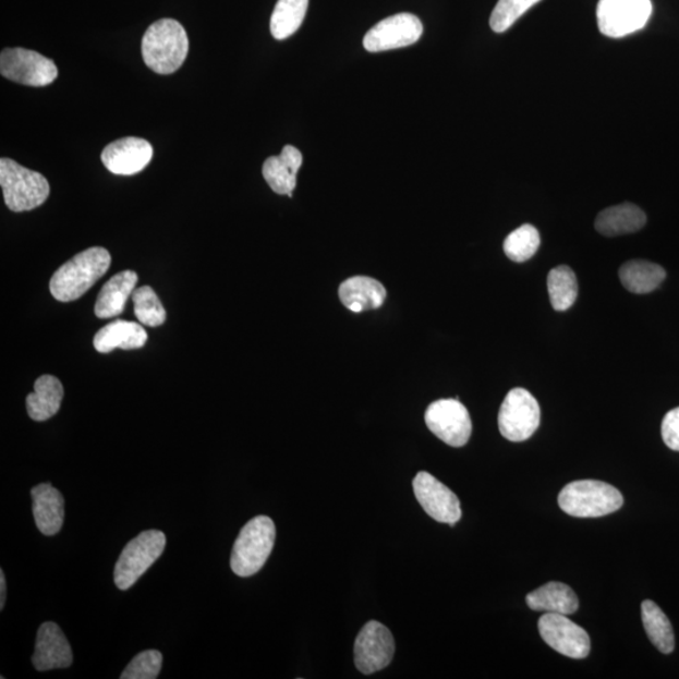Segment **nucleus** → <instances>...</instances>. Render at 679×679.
Masks as SVG:
<instances>
[{"instance_id": "b1692460", "label": "nucleus", "mask_w": 679, "mask_h": 679, "mask_svg": "<svg viewBox=\"0 0 679 679\" xmlns=\"http://www.w3.org/2000/svg\"><path fill=\"white\" fill-rule=\"evenodd\" d=\"M530 609L536 611L556 613L570 616L579 608V599L574 591L567 584L547 583L526 596Z\"/></svg>"}, {"instance_id": "20e7f679", "label": "nucleus", "mask_w": 679, "mask_h": 679, "mask_svg": "<svg viewBox=\"0 0 679 679\" xmlns=\"http://www.w3.org/2000/svg\"><path fill=\"white\" fill-rule=\"evenodd\" d=\"M276 539V526L272 519L257 517L241 530L231 556V568L235 575L248 578L264 568L271 555Z\"/></svg>"}, {"instance_id": "412c9836", "label": "nucleus", "mask_w": 679, "mask_h": 679, "mask_svg": "<svg viewBox=\"0 0 679 679\" xmlns=\"http://www.w3.org/2000/svg\"><path fill=\"white\" fill-rule=\"evenodd\" d=\"M147 341V332L141 324L117 320L102 327L95 335L94 347L101 354L117 349H142Z\"/></svg>"}, {"instance_id": "5701e85b", "label": "nucleus", "mask_w": 679, "mask_h": 679, "mask_svg": "<svg viewBox=\"0 0 679 679\" xmlns=\"http://www.w3.org/2000/svg\"><path fill=\"white\" fill-rule=\"evenodd\" d=\"M64 390L62 383L52 375L40 376L35 391L27 397V411L33 421L45 422L59 413Z\"/></svg>"}, {"instance_id": "bb28decb", "label": "nucleus", "mask_w": 679, "mask_h": 679, "mask_svg": "<svg viewBox=\"0 0 679 679\" xmlns=\"http://www.w3.org/2000/svg\"><path fill=\"white\" fill-rule=\"evenodd\" d=\"M310 0H278L271 16V33L283 40L296 33L304 23Z\"/></svg>"}, {"instance_id": "72a5a7b5", "label": "nucleus", "mask_w": 679, "mask_h": 679, "mask_svg": "<svg viewBox=\"0 0 679 679\" xmlns=\"http://www.w3.org/2000/svg\"><path fill=\"white\" fill-rule=\"evenodd\" d=\"M5 593H7L5 575H4V571L0 570V610L4 609Z\"/></svg>"}, {"instance_id": "c756f323", "label": "nucleus", "mask_w": 679, "mask_h": 679, "mask_svg": "<svg viewBox=\"0 0 679 679\" xmlns=\"http://www.w3.org/2000/svg\"><path fill=\"white\" fill-rule=\"evenodd\" d=\"M134 314L142 325L158 327L167 322V311L158 294L149 286H143L133 293Z\"/></svg>"}, {"instance_id": "cd10ccee", "label": "nucleus", "mask_w": 679, "mask_h": 679, "mask_svg": "<svg viewBox=\"0 0 679 679\" xmlns=\"http://www.w3.org/2000/svg\"><path fill=\"white\" fill-rule=\"evenodd\" d=\"M547 291L556 311L569 310L578 299L579 286L575 272L568 266L553 268L547 276Z\"/></svg>"}, {"instance_id": "ddd939ff", "label": "nucleus", "mask_w": 679, "mask_h": 679, "mask_svg": "<svg viewBox=\"0 0 679 679\" xmlns=\"http://www.w3.org/2000/svg\"><path fill=\"white\" fill-rule=\"evenodd\" d=\"M538 632L546 644L562 656L584 659L591 653V638L567 616L547 613L538 620Z\"/></svg>"}, {"instance_id": "0eeeda50", "label": "nucleus", "mask_w": 679, "mask_h": 679, "mask_svg": "<svg viewBox=\"0 0 679 679\" xmlns=\"http://www.w3.org/2000/svg\"><path fill=\"white\" fill-rule=\"evenodd\" d=\"M542 409L537 400L526 389L514 388L506 396L498 413V428L501 435L511 441H523L534 436Z\"/></svg>"}, {"instance_id": "4be33fe9", "label": "nucleus", "mask_w": 679, "mask_h": 679, "mask_svg": "<svg viewBox=\"0 0 679 679\" xmlns=\"http://www.w3.org/2000/svg\"><path fill=\"white\" fill-rule=\"evenodd\" d=\"M647 223V216L635 204L623 203L604 209L596 217L595 228L605 237H618L635 233Z\"/></svg>"}, {"instance_id": "f257e3e1", "label": "nucleus", "mask_w": 679, "mask_h": 679, "mask_svg": "<svg viewBox=\"0 0 679 679\" xmlns=\"http://www.w3.org/2000/svg\"><path fill=\"white\" fill-rule=\"evenodd\" d=\"M110 265L108 250L88 248L57 269L49 282V290L57 301H76L109 271Z\"/></svg>"}, {"instance_id": "c85d7f7f", "label": "nucleus", "mask_w": 679, "mask_h": 679, "mask_svg": "<svg viewBox=\"0 0 679 679\" xmlns=\"http://www.w3.org/2000/svg\"><path fill=\"white\" fill-rule=\"evenodd\" d=\"M539 234L531 225H523L507 235L504 243L505 255L518 264L526 262L535 256L539 247Z\"/></svg>"}, {"instance_id": "a211bd4d", "label": "nucleus", "mask_w": 679, "mask_h": 679, "mask_svg": "<svg viewBox=\"0 0 679 679\" xmlns=\"http://www.w3.org/2000/svg\"><path fill=\"white\" fill-rule=\"evenodd\" d=\"M302 161L301 151L292 145H286L278 157L265 161L262 173L275 193L292 196Z\"/></svg>"}, {"instance_id": "423d86ee", "label": "nucleus", "mask_w": 679, "mask_h": 679, "mask_svg": "<svg viewBox=\"0 0 679 679\" xmlns=\"http://www.w3.org/2000/svg\"><path fill=\"white\" fill-rule=\"evenodd\" d=\"M167 537L161 531H144L125 546L114 567V584L120 591H128L145 574L163 550Z\"/></svg>"}, {"instance_id": "393cba45", "label": "nucleus", "mask_w": 679, "mask_h": 679, "mask_svg": "<svg viewBox=\"0 0 679 679\" xmlns=\"http://www.w3.org/2000/svg\"><path fill=\"white\" fill-rule=\"evenodd\" d=\"M621 284L632 293L644 294L657 290L666 278V269L653 262L633 259L619 269Z\"/></svg>"}, {"instance_id": "aec40b11", "label": "nucleus", "mask_w": 679, "mask_h": 679, "mask_svg": "<svg viewBox=\"0 0 679 679\" xmlns=\"http://www.w3.org/2000/svg\"><path fill=\"white\" fill-rule=\"evenodd\" d=\"M137 275L134 271H122L106 282L95 305L98 318H112L124 313L126 302L136 290Z\"/></svg>"}, {"instance_id": "7ed1b4c3", "label": "nucleus", "mask_w": 679, "mask_h": 679, "mask_svg": "<svg viewBox=\"0 0 679 679\" xmlns=\"http://www.w3.org/2000/svg\"><path fill=\"white\" fill-rule=\"evenodd\" d=\"M623 504L620 490L602 481L571 482L559 495L560 509L574 518L607 517L618 511Z\"/></svg>"}, {"instance_id": "9d476101", "label": "nucleus", "mask_w": 679, "mask_h": 679, "mask_svg": "<svg viewBox=\"0 0 679 679\" xmlns=\"http://www.w3.org/2000/svg\"><path fill=\"white\" fill-rule=\"evenodd\" d=\"M429 431L451 447H463L472 435L468 408L457 399H440L432 403L424 415Z\"/></svg>"}, {"instance_id": "4468645a", "label": "nucleus", "mask_w": 679, "mask_h": 679, "mask_svg": "<svg viewBox=\"0 0 679 679\" xmlns=\"http://www.w3.org/2000/svg\"><path fill=\"white\" fill-rule=\"evenodd\" d=\"M416 500L433 520L454 526L462 518L461 502L456 494L428 472L413 480Z\"/></svg>"}, {"instance_id": "39448f33", "label": "nucleus", "mask_w": 679, "mask_h": 679, "mask_svg": "<svg viewBox=\"0 0 679 679\" xmlns=\"http://www.w3.org/2000/svg\"><path fill=\"white\" fill-rule=\"evenodd\" d=\"M0 185L7 207L15 213L43 206L49 195L46 177L20 166L12 159L0 160Z\"/></svg>"}, {"instance_id": "1a4fd4ad", "label": "nucleus", "mask_w": 679, "mask_h": 679, "mask_svg": "<svg viewBox=\"0 0 679 679\" xmlns=\"http://www.w3.org/2000/svg\"><path fill=\"white\" fill-rule=\"evenodd\" d=\"M2 76L19 84L44 87L59 76L52 60L26 48H5L0 54Z\"/></svg>"}, {"instance_id": "9b49d317", "label": "nucleus", "mask_w": 679, "mask_h": 679, "mask_svg": "<svg viewBox=\"0 0 679 679\" xmlns=\"http://www.w3.org/2000/svg\"><path fill=\"white\" fill-rule=\"evenodd\" d=\"M423 24L419 16L400 13L383 20L366 33L364 48L372 53L412 46L421 39Z\"/></svg>"}, {"instance_id": "6e6552de", "label": "nucleus", "mask_w": 679, "mask_h": 679, "mask_svg": "<svg viewBox=\"0 0 679 679\" xmlns=\"http://www.w3.org/2000/svg\"><path fill=\"white\" fill-rule=\"evenodd\" d=\"M651 14V0H601L596 10L599 31L610 38H621L641 31Z\"/></svg>"}, {"instance_id": "a878e982", "label": "nucleus", "mask_w": 679, "mask_h": 679, "mask_svg": "<svg viewBox=\"0 0 679 679\" xmlns=\"http://www.w3.org/2000/svg\"><path fill=\"white\" fill-rule=\"evenodd\" d=\"M642 620L645 632L659 652L670 654L675 651L672 625L658 605L652 601L642 603Z\"/></svg>"}, {"instance_id": "2eb2a0df", "label": "nucleus", "mask_w": 679, "mask_h": 679, "mask_svg": "<svg viewBox=\"0 0 679 679\" xmlns=\"http://www.w3.org/2000/svg\"><path fill=\"white\" fill-rule=\"evenodd\" d=\"M153 146L141 137H124L105 147L101 159L106 169L117 175L141 173L153 158Z\"/></svg>"}, {"instance_id": "7c9ffc66", "label": "nucleus", "mask_w": 679, "mask_h": 679, "mask_svg": "<svg viewBox=\"0 0 679 679\" xmlns=\"http://www.w3.org/2000/svg\"><path fill=\"white\" fill-rule=\"evenodd\" d=\"M538 2L539 0H498L493 14H490V28L496 33L506 32L513 26L520 16Z\"/></svg>"}, {"instance_id": "f8f14e48", "label": "nucleus", "mask_w": 679, "mask_h": 679, "mask_svg": "<svg viewBox=\"0 0 679 679\" xmlns=\"http://www.w3.org/2000/svg\"><path fill=\"white\" fill-rule=\"evenodd\" d=\"M395 653V638L379 621H369L356 636L355 666L363 675H373L387 668Z\"/></svg>"}, {"instance_id": "473e14b6", "label": "nucleus", "mask_w": 679, "mask_h": 679, "mask_svg": "<svg viewBox=\"0 0 679 679\" xmlns=\"http://www.w3.org/2000/svg\"><path fill=\"white\" fill-rule=\"evenodd\" d=\"M662 438L668 448L679 452V407L669 411L662 422Z\"/></svg>"}, {"instance_id": "dca6fc26", "label": "nucleus", "mask_w": 679, "mask_h": 679, "mask_svg": "<svg viewBox=\"0 0 679 679\" xmlns=\"http://www.w3.org/2000/svg\"><path fill=\"white\" fill-rule=\"evenodd\" d=\"M73 662V654L68 638L61 628L53 621H46L39 627L36 641V651L32 664L37 670L69 668Z\"/></svg>"}, {"instance_id": "2f4dec72", "label": "nucleus", "mask_w": 679, "mask_h": 679, "mask_svg": "<svg viewBox=\"0 0 679 679\" xmlns=\"http://www.w3.org/2000/svg\"><path fill=\"white\" fill-rule=\"evenodd\" d=\"M162 656L159 651H145L130 662L121 679H155L159 677Z\"/></svg>"}, {"instance_id": "6ab92c4d", "label": "nucleus", "mask_w": 679, "mask_h": 679, "mask_svg": "<svg viewBox=\"0 0 679 679\" xmlns=\"http://www.w3.org/2000/svg\"><path fill=\"white\" fill-rule=\"evenodd\" d=\"M339 296L351 313H363L365 310L379 308L387 299V290L374 278L356 276L343 281Z\"/></svg>"}, {"instance_id": "f3484780", "label": "nucleus", "mask_w": 679, "mask_h": 679, "mask_svg": "<svg viewBox=\"0 0 679 679\" xmlns=\"http://www.w3.org/2000/svg\"><path fill=\"white\" fill-rule=\"evenodd\" d=\"M33 517L40 533L53 536L60 533L64 520V498L51 484L32 488Z\"/></svg>"}, {"instance_id": "f03ea898", "label": "nucleus", "mask_w": 679, "mask_h": 679, "mask_svg": "<svg viewBox=\"0 0 679 679\" xmlns=\"http://www.w3.org/2000/svg\"><path fill=\"white\" fill-rule=\"evenodd\" d=\"M142 51L147 68L159 75H171L186 60L190 39L178 21L160 20L145 32Z\"/></svg>"}]
</instances>
